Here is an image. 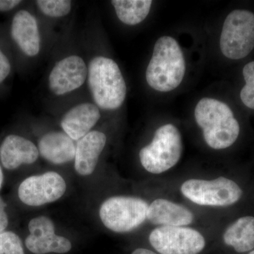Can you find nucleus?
Returning a JSON list of instances; mask_svg holds the SVG:
<instances>
[{
    "instance_id": "nucleus-1",
    "label": "nucleus",
    "mask_w": 254,
    "mask_h": 254,
    "mask_svg": "<svg viewBox=\"0 0 254 254\" xmlns=\"http://www.w3.org/2000/svg\"><path fill=\"white\" fill-rule=\"evenodd\" d=\"M194 117L203 131L205 143L213 149L229 148L240 135V125L233 112L220 100L202 98L195 106Z\"/></svg>"
},
{
    "instance_id": "nucleus-2",
    "label": "nucleus",
    "mask_w": 254,
    "mask_h": 254,
    "mask_svg": "<svg viewBox=\"0 0 254 254\" xmlns=\"http://www.w3.org/2000/svg\"><path fill=\"white\" fill-rule=\"evenodd\" d=\"M186 73V61L178 42L163 36L155 43L153 55L145 72L150 88L170 92L181 84Z\"/></svg>"
},
{
    "instance_id": "nucleus-3",
    "label": "nucleus",
    "mask_w": 254,
    "mask_h": 254,
    "mask_svg": "<svg viewBox=\"0 0 254 254\" xmlns=\"http://www.w3.org/2000/svg\"><path fill=\"white\" fill-rule=\"evenodd\" d=\"M88 83L98 108L118 109L127 95V85L121 70L113 60L105 57L93 58L88 67Z\"/></svg>"
},
{
    "instance_id": "nucleus-4",
    "label": "nucleus",
    "mask_w": 254,
    "mask_h": 254,
    "mask_svg": "<svg viewBox=\"0 0 254 254\" xmlns=\"http://www.w3.org/2000/svg\"><path fill=\"white\" fill-rule=\"evenodd\" d=\"M182 153L181 133L177 127L167 124L155 131L153 141L140 150L142 166L153 174L168 171L178 163Z\"/></svg>"
},
{
    "instance_id": "nucleus-5",
    "label": "nucleus",
    "mask_w": 254,
    "mask_h": 254,
    "mask_svg": "<svg viewBox=\"0 0 254 254\" xmlns=\"http://www.w3.org/2000/svg\"><path fill=\"white\" fill-rule=\"evenodd\" d=\"M220 48L230 60L246 58L254 48V14L245 9H235L224 21Z\"/></svg>"
},
{
    "instance_id": "nucleus-6",
    "label": "nucleus",
    "mask_w": 254,
    "mask_h": 254,
    "mask_svg": "<svg viewBox=\"0 0 254 254\" xmlns=\"http://www.w3.org/2000/svg\"><path fill=\"white\" fill-rule=\"evenodd\" d=\"M181 192L190 201L205 206H229L242 195L236 182L223 177L213 180L190 179L182 184Z\"/></svg>"
},
{
    "instance_id": "nucleus-7",
    "label": "nucleus",
    "mask_w": 254,
    "mask_h": 254,
    "mask_svg": "<svg viewBox=\"0 0 254 254\" xmlns=\"http://www.w3.org/2000/svg\"><path fill=\"white\" fill-rule=\"evenodd\" d=\"M148 206L145 200L137 197H111L100 206V217L111 231L131 232L146 220Z\"/></svg>"
},
{
    "instance_id": "nucleus-8",
    "label": "nucleus",
    "mask_w": 254,
    "mask_h": 254,
    "mask_svg": "<svg viewBox=\"0 0 254 254\" xmlns=\"http://www.w3.org/2000/svg\"><path fill=\"white\" fill-rule=\"evenodd\" d=\"M149 242L161 254H198L204 249V237L195 229L160 226L151 232Z\"/></svg>"
},
{
    "instance_id": "nucleus-9",
    "label": "nucleus",
    "mask_w": 254,
    "mask_h": 254,
    "mask_svg": "<svg viewBox=\"0 0 254 254\" xmlns=\"http://www.w3.org/2000/svg\"><path fill=\"white\" fill-rule=\"evenodd\" d=\"M66 189L63 177L55 172H49L26 179L20 185L18 193L25 204L41 206L59 199Z\"/></svg>"
},
{
    "instance_id": "nucleus-10",
    "label": "nucleus",
    "mask_w": 254,
    "mask_h": 254,
    "mask_svg": "<svg viewBox=\"0 0 254 254\" xmlns=\"http://www.w3.org/2000/svg\"><path fill=\"white\" fill-rule=\"evenodd\" d=\"M30 235L26 240V247L32 253L64 254L69 252V240L55 234V226L50 219L45 216L32 219L28 224Z\"/></svg>"
},
{
    "instance_id": "nucleus-11",
    "label": "nucleus",
    "mask_w": 254,
    "mask_h": 254,
    "mask_svg": "<svg viewBox=\"0 0 254 254\" xmlns=\"http://www.w3.org/2000/svg\"><path fill=\"white\" fill-rule=\"evenodd\" d=\"M88 67L77 55L64 58L55 64L49 76L50 91L56 95L66 94L78 89L86 81Z\"/></svg>"
},
{
    "instance_id": "nucleus-12",
    "label": "nucleus",
    "mask_w": 254,
    "mask_h": 254,
    "mask_svg": "<svg viewBox=\"0 0 254 254\" xmlns=\"http://www.w3.org/2000/svg\"><path fill=\"white\" fill-rule=\"evenodd\" d=\"M11 34L25 55L34 57L41 49V36L36 18L26 10H20L13 18Z\"/></svg>"
},
{
    "instance_id": "nucleus-13",
    "label": "nucleus",
    "mask_w": 254,
    "mask_h": 254,
    "mask_svg": "<svg viewBox=\"0 0 254 254\" xmlns=\"http://www.w3.org/2000/svg\"><path fill=\"white\" fill-rule=\"evenodd\" d=\"M100 118L99 108L92 103L73 107L64 115L61 126L73 141H79L89 133Z\"/></svg>"
},
{
    "instance_id": "nucleus-14",
    "label": "nucleus",
    "mask_w": 254,
    "mask_h": 254,
    "mask_svg": "<svg viewBox=\"0 0 254 254\" xmlns=\"http://www.w3.org/2000/svg\"><path fill=\"white\" fill-rule=\"evenodd\" d=\"M38 155L39 151L34 143L17 135H9L0 145V160L7 170L35 163Z\"/></svg>"
},
{
    "instance_id": "nucleus-15",
    "label": "nucleus",
    "mask_w": 254,
    "mask_h": 254,
    "mask_svg": "<svg viewBox=\"0 0 254 254\" xmlns=\"http://www.w3.org/2000/svg\"><path fill=\"white\" fill-rule=\"evenodd\" d=\"M146 219L160 226L186 227L193 222L194 215L183 205L158 198L148 206Z\"/></svg>"
},
{
    "instance_id": "nucleus-16",
    "label": "nucleus",
    "mask_w": 254,
    "mask_h": 254,
    "mask_svg": "<svg viewBox=\"0 0 254 254\" xmlns=\"http://www.w3.org/2000/svg\"><path fill=\"white\" fill-rule=\"evenodd\" d=\"M106 141L105 133L98 131H90L78 141L74 158L78 175L87 176L94 172Z\"/></svg>"
},
{
    "instance_id": "nucleus-17",
    "label": "nucleus",
    "mask_w": 254,
    "mask_h": 254,
    "mask_svg": "<svg viewBox=\"0 0 254 254\" xmlns=\"http://www.w3.org/2000/svg\"><path fill=\"white\" fill-rule=\"evenodd\" d=\"M76 146L73 140L63 132L53 131L42 137L38 150L43 158L50 163L60 165L75 158Z\"/></svg>"
},
{
    "instance_id": "nucleus-18",
    "label": "nucleus",
    "mask_w": 254,
    "mask_h": 254,
    "mask_svg": "<svg viewBox=\"0 0 254 254\" xmlns=\"http://www.w3.org/2000/svg\"><path fill=\"white\" fill-rule=\"evenodd\" d=\"M224 242L239 253L254 248V217L239 218L227 227L223 235Z\"/></svg>"
},
{
    "instance_id": "nucleus-19",
    "label": "nucleus",
    "mask_w": 254,
    "mask_h": 254,
    "mask_svg": "<svg viewBox=\"0 0 254 254\" xmlns=\"http://www.w3.org/2000/svg\"><path fill=\"white\" fill-rule=\"evenodd\" d=\"M111 2L119 19L128 26H135L145 20L153 4L150 0H114Z\"/></svg>"
},
{
    "instance_id": "nucleus-20",
    "label": "nucleus",
    "mask_w": 254,
    "mask_h": 254,
    "mask_svg": "<svg viewBox=\"0 0 254 254\" xmlns=\"http://www.w3.org/2000/svg\"><path fill=\"white\" fill-rule=\"evenodd\" d=\"M36 2L41 12L50 17H63L71 9V1L68 0H38Z\"/></svg>"
},
{
    "instance_id": "nucleus-21",
    "label": "nucleus",
    "mask_w": 254,
    "mask_h": 254,
    "mask_svg": "<svg viewBox=\"0 0 254 254\" xmlns=\"http://www.w3.org/2000/svg\"><path fill=\"white\" fill-rule=\"evenodd\" d=\"M243 76L246 84L241 91V100L247 108L254 110V61L245 65Z\"/></svg>"
},
{
    "instance_id": "nucleus-22",
    "label": "nucleus",
    "mask_w": 254,
    "mask_h": 254,
    "mask_svg": "<svg viewBox=\"0 0 254 254\" xmlns=\"http://www.w3.org/2000/svg\"><path fill=\"white\" fill-rule=\"evenodd\" d=\"M0 254H24L18 235L12 232L0 233Z\"/></svg>"
},
{
    "instance_id": "nucleus-23",
    "label": "nucleus",
    "mask_w": 254,
    "mask_h": 254,
    "mask_svg": "<svg viewBox=\"0 0 254 254\" xmlns=\"http://www.w3.org/2000/svg\"><path fill=\"white\" fill-rule=\"evenodd\" d=\"M11 71V64L6 55L0 49V83L4 81Z\"/></svg>"
},
{
    "instance_id": "nucleus-24",
    "label": "nucleus",
    "mask_w": 254,
    "mask_h": 254,
    "mask_svg": "<svg viewBox=\"0 0 254 254\" xmlns=\"http://www.w3.org/2000/svg\"><path fill=\"white\" fill-rule=\"evenodd\" d=\"M21 3L20 0H0V11L6 12L11 11Z\"/></svg>"
},
{
    "instance_id": "nucleus-25",
    "label": "nucleus",
    "mask_w": 254,
    "mask_h": 254,
    "mask_svg": "<svg viewBox=\"0 0 254 254\" xmlns=\"http://www.w3.org/2000/svg\"><path fill=\"white\" fill-rule=\"evenodd\" d=\"M5 206L6 205L4 202L0 198V233L4 232L8 225V218L5 212Z\"/></svg>"
},
{
    "instance_id": "nucleus-26",
    "label": "nucleus",
    "mask_w": 254,
    "mask_h": 254,
    "mask_svg": "<svg viewBox=\"0 0 254 254\" xmlns=\"http://www.w3.org/2000/svg\"><path fill=\"white\" fill-rule=\"evenodd\" d=\"M131 254H157L152 251L145 250V249H137V250L133 251Z\"/></svg>"
},
{
    "instance_id": "nucleus-27",
    "label": "nucleus",
    "mask_w": 254,
    "mask_h": 254,
    "mask_svg": "<svg viewBox=\"0 0 254 254\" xmlns=\"http://www.w3.org/2000/svg\"><path fill=\"white\" fill-rule=\"evenodd\" d=\"M3 179H4V177H3L2 170H1V166H0V189H1V185H2Z\"/></svg>"
},
{
    "instance_id": "nucleus-28",
    "label": "nucleus",
    "mask_w": 254,
    "mask_h": 254,
    "mask_svg": "<svg viewBox=\"0 0 254 254\" xmlns=\"http://www.w3.org/2000/svg\"><path fill=\"white\" fill-rule=\"evenodd\" d=\"M249 254H254V250L252 251V252H251Z\"/></svg>"
}]
</instances>
